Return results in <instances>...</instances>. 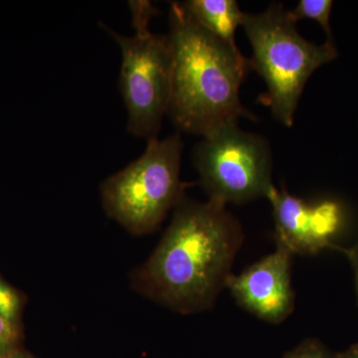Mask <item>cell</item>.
Instances as JSON below:
<instances>
[{
    "instance_id": "6",
    "label": "cell",
    "mask_w": 358,
    "mask_h": 358,
    "mask_svg": "<svg viewBox=\"0 0 358 358\" xmlns=\"http://www.w3.org/2000/svg\"><path fill=\"white\" fill-rule=\"evenodd\" d=\"M192 162L208 200L226 206L267 199L275 187L270 143L238 124L202 136Z\"/></svg>"
},
{
    "instance_id": "3",
    "label": "cell",
    "mask_w": 358,
    "mask_h": 358,
    "mask_svg": "<svg viewBox=\"0 0 358 358\" xmlns=\"http://www.w3.org/2000/svg\"><path fill=\"white\" fill-rule=\"evenodd\" d=\"M242 27L252 47L250 68L267 87L259 101L278 122L291 128L308 80L338 57L336 45L303 38L282 3L271 4L260 13H245Z\"/></svg>"
},
{
    "instance_id": "13",
    "label": "cell",
    "mask_w": 358,
    "mask_h": 358,
    "mask_svg": "<svg viewBox=\"0 0 358 358\" xmlns=\"http://www.w3.org/2000/svg\"><path fill=\"white\" fill-rule=\"evenodd\" d=\"M282 358H336V352H331L319 339L306 338Z\"/></svg>"
},
{
    "instance_id": "1",
    "label": "cell",
    "mask_w": 358,
    "mask_h": 358,
    "mask_svg": "<svg viewBox=\"0 0 358 358\" xmlns=\"http://www.w3.org/2000/svg\"><path fill=\"white\" fill-rule=\"evenodd\" d=\"M243 242L226 205L185 197L152 255L131 273V289L181 315L210 310Z\"/></svg>"
},
{
    "instance_id": "2",
    "label": "cell",
    "mask_w": 358,
    "mask_h": 358,
    "mask_svg": "<svg viewBox=\"0 0 358 358\" xmlns=\"http://www.w3.org/2000/svg\"><path fill=\"white\" fill-rule=\"evenodd\" d=\"M169 15L173 69L167 115L174 126L202 138L241 117L254 121L240 100L248 59L207 31L181 2H171Z\"/></svg>"
},
{
    "instance_id": "12",
    "label": "cell",
    "mask_w": 358,
    "mask_h": 358,
    "mask_svg": "<svg viewBox=\"0 0 358 358\" xmlns=\"http://www.w3.org/2000/svg\"><path fill=\"white\" fill-rule=\"evenodd\" d=\"M20 338V322H13L0 315V358L17 350Z\"/></svg>"
},
{
    "instance_id": "15",
    "label": "cell",
    "mask_w": 358,
    "mask_h": 358,
    "mask_svg": "<svg viewBox=\"0 0 358 358\" xmlns=\"http://www.w3.org/2000/svg\"><path fill=\"white\" fill-rule=\"evenodd\" d=\"M336 358H358V343L350 345L343 352H336Z\"/></svg>"
},
{
    "instance_id": "7",
    "label": "cell",
    "mask_w": 358,
    "mask_h": 358,
    "mask_svg": "<svg viewBox=\"0 0 358 358\" xmlns=\"http://www.w3.org/2000/svg\"><path fill=\"white\" fill-rule=\"evenodd\" d=\"M293 256L284 245L277 243L273 253L241 274H231L226 289L238 305L254 317L268 324H281L294 312L296 303L291 277Z\"/></svg>"
},
{
    "instance_id": "5",
    "label": "cell",
    "mask_w": 358,
    "mask_h": 358,
    "mask_svg": "<svg viewBox=\"0 0 358 358\" xmlns=\"http://www.w3.org/2000/svg\"><path fill=\"white\" fill-rule=\"evenodd\" d=\"M134 33L120 34L102 24L121 49L119 86L127 113V131L138 138H157L169 112L173 50L169 35L150 30L159 10L150 1H129Z\"/></svg>"
},
{
    "instance_id": "8",
    "label": "cell",
    "mask_w": 358,
    "mask_h": 358,
    "mask_svg": "<svg viewBox=\"0 0 358 358\" xmlns=\"http://www.w3.org/2000/svg\"><path fill=\"white\" fill-rule=\"evenodd\" d=\"M267 199L272 205L275 241L292 253L315 255L334 246L341 229V211L334 202L310 204L282 187H275Z\"/></svg>"
},
{
    "instance_id": "4",
    "label": "cell",
    "mask_w": 358,
    "mask_h": 358,
    "mask_svg": "<svg viewBox=\"0 0 358 358\" xmlns=\"http://www.w3.org/2000/svg\"><path fill=\"white\" fill-rule=\"evenodd\" d=\"M182 150L179 133L148 140L138 159L101 183L108 217L134 236L155 232L185 197L180 178Z\"/></svg>"
},
{
    "instance_id": "9",
    "label": "cell",
    "mask_w": 358,
    "mask_h": 358,
    "mask_svg": "<svg viewBox=\"0 0 358 358\" xmlns=\"http://www.w3.org/2000/svg\"><path fill=\"white\" fill-rule=\"evenodd\" d=\"M207 31L233 49H239L235 32L243 22V11L235 0H187L181 2Z\"/></svg>"
},
{
    "instance_id": "10",
    "label": "cell",
    "mask_w": 358,
    "mask_h": 358,
    "mask_svg": "<svg viewBox=\"0 0 358 358\" xmlns=\"http://www.w3.org/2000/svg\"><path fill=\"white\" fill-rule=\"evenodd\" d=\"M333 4L331 0H300L293 10H289V17L296 23L303 20L317 21L327 35V41H334L331 27Z\"/></svg>"
},
{
    "instance_id": "14",
    "label": "cell",
    "mask_w": 358,
    "mask_h": 358,
    "mask_svg": "<svg viewBox=\"0 0 358 358\" xmlns=\"http://www.w3.org/2000/svg\"><path fill=\"white\" fill-rule=\"evenodd\" d=\"M333 249L338 250V251L341 252V253L348 259L350 265H352L353 272H355V289H357L358 303V242L357 243L352 245V247H348V248H343V247L334 245Z\"/></svg>"
},
{
    "instance_id": "11",
    "label": "cell",
    "mask_w": 358,
    "mask_h": 358,
    "mask_svg": "<svg viewBox=\"0 0 358 358\" xmlns=\"http://www.w3.org/2000/svg\"><path fill=\"white\" fill-rule=\"evenodd\" d=\"M22 310L23 298L20 292L0 277V315L20 324Z\"/></svg>"
},
{
    "instance_id": "16",
    "label": "cell",
    "mask_w": 358,
    "mask_h": 358,
    "mask_svg": "<svg viewBox=\"0 0 358 358\" xmlns=\"http://www.w3.org/2000/svg\"><path fill=\"white\" fill-rule=\"evenodd\" d=\"M3 358H33L31 355H28L27 352H23V350L18 348L15 352H11L10 355Z\"/></svg>"
}]
</instances>
